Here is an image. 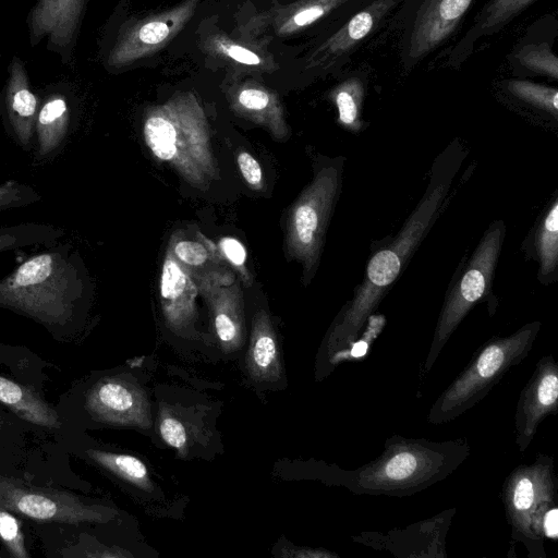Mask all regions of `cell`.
Returning <instances> with one entry per match:
<instances>
[{"instance_id":"cell-1","label":"cell","mask_w":558,"mask_h":558,"mask_svg":"<svg viewBox=\"0 0 558 558\" xmlns=\"http://www.w3.org/2000/svg\"><path fill=\"white\" fill-rule=\"evenodd\" d=\"M80 252L70 242L43 246L0 279V308L32 318L49 329L74 325L89 294Z\"/></svg>"},{"instance_id":"cell-2","label":"cell","mask_w":558,"mask_h":558,"mask_svg":"<svg viewBox=\"0 0 558 558\" xmlns=\"http://www.w3.org/2000/svg\"><path fill=\"white\" fill-rule=\"evenodd\" d=\"M463 154V146L456 141L437 157L427 189L415 209L393 241L369 259L364 279L356 287L341 324L342 330L348 335H354L362 327L433 225L462 162Z\"/></svg>"},{"instance_id":"cell-3","label":"cell","mask_w":558,"mask_h":558,"mask_svg":"<svg viewBox=\"0 0 558 558\" xmlns=\"http://www.w3.org/2000/svg\"><path fill=\"white\" fill-rule=\"evenodd\" d=\"M143 132L150 151L190 182L201 185L214 178L216 167L206 118L192 93L175 94L163 105L153 107Z\"/></svg>"},{"instance_id":"cell-4","label":"cell","mask_w":558,"mask_h":558,"mask_svg":"<svg viewBox=\"0 0 558 558\" xmlns=\"http://www.w3.org/2000/svg\"><path fill=\"white\" fill-rule=\"evenodd\" d=\"M538 326V323L530 324L508 338L486 344L437 400L429 421L439 423L453 418L486 395L506 369L525 355Z\"/></svg>"},{"instance_id":"cell-5","label":"cell","mask_w":558,"mask_h":558,"mask_svg":"<svg viewBox=\"0 0 558 558\" xmlns=\"http://www.w3.org/2000/svg\"><path fill=\"white\" fill-rule=\"evenodd\" d=\"M505 233L506 227L501 220L494 221L489 226L459 279L449 291L435 329L432 350L426 363L427 369L465 314L488 292Z\"/></svg>"},{"instance_id":"cell-6","label":"cell","mask_w":558,"mask_h":558,"mask_svg":"<svg viewBox=\"0 0 558 558\" xmlns=\"http://www.w3.org/2000/svg\"><path fill=\"white\" fill-rule=\"evenodd\" d=\"M339 167L317 172L313 182L295 203L289 227V247L306 269H312L320 254L326 228L340 190Z\"/></svg>"},{"instance_id":"cell-7","label":"cell","mask_w":558,"mask_h":558,"mask_svg":"<svg viewBox=\"0 0 558 558\" xmlns=\"http://www.w3.org/2000/svg\"><path fill=\"white\" fill-rule=\"evenodd\" d=\"M0 507L43 522L77 524L102 520V512L78 496L48 487L32 486L0 476Z\"/></svg>"},{"instance_id":"cell-8","label":"cell","mask_w":558,"mask_h":558,"mask_svg":"<svg viewBox=\"0 0 558 558\" xmlns=\"http://www.w3.org/2000/svg\"><path fill=\"white\" fill-rule=\"evenodd\" d=\"M198 3L199 0H184L173 8L123 26L109 51L107 64L121 69L156 53L184 28Z\"/></svg>"},{"instance_id":"cell-9","label":"cell","mask_w":558,"mask_h":558,"mask_svg":"<svg viewBox=\"0 0 558 558\" xmlns=\"http://www.w3.org/2000/svg\"><path fill=\"white\" fill-rule=\"evenodd\" d=\"M86 0H38L29 19L31 44L47 38L59 52H71L83 17Z\"/></svg>"},{"instance_id":"cell-10","label":"cell","mask_w":558,"mask_h":558,"mask_svg":"<svg viewBox=\"0 0 558 558\" xmlns=\"http://www.w3.org/2000/svg\"><path fill=\"white\" fill-rule=\"evenodd\" d=\"M345 0H299L276 5L251 17L241 31L246 37L274 35L288 37L312 25Z\"/></svg>"},{"instance_id":"cell-11","label":"cell","mask_w":558,"mask_h":558,"mask_svg":"<svg viewBox=\"0 0 558 558\" xmlns=\"http://www.w3.org/2000/svg\"><path fill=\"white\" fill-rule=\"evenodd\" d=\"M4 89V113L11 136L25 151H29L35 140V121L39 109L33 93L27 71L19 57L9 65Z\"/></svg>"},{"instance_id":"cell-12","label":"cell","mask_w":558,"mask_h":558,"mask_svg":"<svg viewBox=\"0 0 558 558\" xmlns=\"http://www.w3.org/2000/svg\"><path fill=\"white\" fill-rule=\"evenodd\" d=\"M208 57L243 73H272L278 69L274 56L259 43L233 38L225 32L208 34L199 44Z\"/></svg>"},{"instance_id":"cell-13","label":"cell","mask_w":558,"mask_h":558,"mask_svg":"<svg viewBox=\"0 0 558 558\" xmlns=\"http://www.w3.org/2000/svg\"><path fill=\"white\" fill-rule=\"evenodd\" d=\"M472 0H428L422 8L410 40V53L420 57L453 31Z\"/></svg>"},{"instance_id":"cell-14","label":"cell","mask_w":558,"mask_h":558,"mask_svg":"<svg viewBox=\"0 0 558 558\" xmlns=\"http://www.w3.org/2000/svg\"><path fill=\"white\" fill-rule=\"evenodd\" d=\"M523 400L517 415L519 438L524 446L534 434L537 424L551 410L556 409L558 398V377L556 367H538L531 384L522 393Z\"/></svg>"},{"instance_id":"cell-15","label":"cell","mask_w":558,"mask_h":558,"mask_svg":"<svg viewBox=\"0 0 558 558\" xmlns=\"http://www.w3.org/2000/svg\"><path fill=\"white\" fill-rule=\"evenodd\" d=\"M197 288L187 270L168 251L160 277V296L166 316L181 322L194 312Z\"/></svg>"},{"instance_id":"cell-16","label":"cell","mask_w":558,"mask_h":558,"mask_svg":"<svg viewBox=\"0 0 558 558\" xmlns=\"http://www.w3.org/2000/svg\"><path fill=\"white\" fill-rule=\"evenodd\" d=\"M386 8V2L379 1L355 14L342 28L312 53L307 68L324 69L329 66L371 32L376 15L381 14Z\"/></svg>"},{"instance_id":"cell-17","label":"cell","mask_w":558,"mask_h":558,"mask_svg":"<svg viewBox=\"0 0 558 558\" xmlns=\"http://www.w3.org/2000/svg\"><path fill=\"white\" fill-rule=\"evenodd\" d=\"M70 132V108L63 95H50L41 105L35 121L37 159L52 158L63 146Z\"/></svg>"},{"instance_id":"cell-18","label":"cell","mask_w":558,"mask_h":558,"mask_svg":"<svg viewBox=\"0 0 558 558\" xmlns=\"http://www.w3.org/2000/svg\"><path fill=\"white\" fill-rule=\"evenodd\" d=\"M233 109L256 121L282 125V108L272 90L253 81H243L228 89Z\"/></svg>"},{"instance_id":"cell-19","label":"cell","mask_w":558,"mask_h":558,"mask_svg":"<svg viewBox=\"0 0 558 558\" xmlns=\"http://www.w3.org/2000/svg\"><path fill=\"white\" fill-rule=\"evenodd\" d=\"M136 398L131 388L117 379H104L90 388L86 408L95 420L121 422L134 413Z\"/></svg>"},{"instance_id":"cell-20","label":"cell","mask_w":558,"mask_h":558,"mask_svg":"<svg viewBox=\"0 0 558 558\" xmlns=\"http://www.w3.org/2000/svg\"><path fill=\"white\" fill-rule=\"evenodd\" d=\"M0 402L21 418L47 428H59L57 412L32 388L0 376Z\"/></svg>"},{"instance_id":"cell-21","label":"cell","mask_w":558,"mask_h":558,"mask_svg":"<svg viewBox=\"0 0 558 558\" xmlns=\"http://www.w3.org/2000/svg\"><path fill=\"white\" fill-rule=\"evenodd\" d=\"M64 229L46 222H20L0 227V253L49 246L59 242Z\"/></svg>"},{"instance_id":"cell-22","label":"cell","mask_w":558,"mask_h":558,"mask_svg":"<svg viewBox=\"0 0 558 558\" xmlns=\"http://www.w3.org/2000/svg\"><path fill=\"white\" fill-rule=\"evenodd\" d=\"M534 247L539 263L538 280L548 283L558 266V199L554 197L537 226Z\"/></svg>"},{"instance_id":"cell-23","label":"cell","mask_w":558,"mask_h":558,"mask_svg":"<svg viewBox=\"0 0 558 558\" xmlns=\"http://www.w3.org/2000/svg\"><path fill=\"white\" fill-rule=\"evenodd\" d=\"M364 97V87L360 80L349 78L331 92L338 110V121L347 130L357 133L363 128L361 109Z\"/></svg>"},{"instance_id":"cell-24","label":"cell","mask_w":558,"mask_h":558,"mask_svg":"<svg viewBox=\"0 0 558 558\" xmlns=\"http://www.w3.org/2000/svg\"><path fill=\"white\" fill-rule=\"evenodd\" d=\"M508 89L518 98L533 105L557 119L558 92L556 88L546 87L526 81H513Z\"/></svg>"},{"instance_id":"cell-25","label":"cell","mask_w":558,"mask_h":558,"mask_svg":"<svg viewBox=\"0 0 558 558\" xmlns=\"http://www.w3.org/2000/svg\"><path fill=\"white\" fill-rule=\"evenodd\" d=\"M86 453L97 463L129 480L143 481L147 476L145 464L133 456L116 454L92 449L87 450Z\"/></svg>"},{"instance_id":"cell-26","label":"cell","mask_w":558,"mask_h":558,"mask_svg":"<svg viewBox=\"0 0 558 558\" xmlns=\"http://www.w3.org/2000/svg\"><path fill=\"white\" fill-rule=\"evenodd\" d=\"M40 199V193L33 185L16 181L0 183V213L27 207Z\"/></svg>"},{"instance_id":"cell-27","label":"cell","mask_w":558,"mask_h":558,"mask_svg":"<svg viewBox=\"0 0 558 558\" xmlns=\"http://www.w3.org/2000/svg\"><path fill=\"white\" fill-rule=\"evenodd\" d=\"M0 541L11 556L16 558H27L29 556L20 521L11 511L2 507H0Z\"/></svg>"},{"instance_id":"cell-28","label":"cell","mask_w":558,"mask_h":558,"mask_svg":"<svg viewBox=\"0 0 558 558\" xmlns=\"http://www.w3.org/2000/svg\"><path fill=\"white\" fill-rule=\"evenodd\" d=\"M420 469L418 457L410 451L395 453L379 469L387 482H405Z\"/></svg>"},{"instance_id":"cell-29","label":"cell","mask_w":558,"mask_h":558,"mask_svg":"<svg viewBox=\"0 0 558 558\" xmlns=\"http://www.w3.org/2000/svg\"><path fill=\"white\" fill-rule=\"evenodd\" d=\"M532 0H494L482 23L483 28L497 26L527 5Z\"/></svg>"},{"instance_id":"cell-30","label":"cell","mask_w":558,"mask_h":558,"mask_svg":"<svg viewBox=\"0 0 558 558\" xmlns=\"http://www.w3.org/2000/svg\"><path fill=\"white\" fill-rule=\"evenodd\" d=\"M173 254L178 260L189 266H201L208 259L207 248L195 241H179L173 246Z\"/></svg>"},{"instance_id":"cell-31","label":"cell","mask_w":558,"mask_h":558,"mask_svg":"<svg viewBox=\"0 0 558 558\" xmlns=\"http://www.w3.org/2000/svg\"><path fill=\"white\" fill-rule=\"evenodd\" d=\"M253 361L260 369H267L276 359V343L274 338L263 332L256 336L253 345Z\"/></svg>"},{"instance_id":"cell-32","label":"cell","mask_w":558,"mask_h":558,"mask_svg":"<svg viewBox=\"0 0 558 558\" xmlns=\"http://www.w3.org/2000/svg\"><path fill=\"white\" fill-rule=\"evenodd\" d=\"M522 63L532 70L545 72L557 78V59L548 51H527L522 58Z\"/></svg>"},{"instance_id":"cell-33","label":"cell","mask_w":558,"mask_h":558,"mask_svg":"<svg viewBox=\"0 0 558 558\" xmlns=\"http://www.w3.org/2000/svg\"><path fill=\"white\" fill-rule=\"evenodd\" d=\"M159 432L162 439L170 446L181 449L186 444V432L183 424L174 417H165L160 421Z\"/></svg>"},{"instance_id":"cell-34","label":"cell","mask_w":558,"mask_h":558,"mask_svg":"<svg viewBox=\"0 0 558 558\" xmlns=\"http://www.w3.org/2000/svg\"><path fill=\"white\" fill-rule=\"evenodd\" d=\"M535 498L534 484L529 477L518 478L512 490V505L515 510L524 511L531 508Z\"/></svg>"},{"instance_id":"cell-35","label":"cell","mask_w":558,"mask_h":558,"mask_svg":"<svg viewBox=\"0 0 558 558\" xmlns=\"http://www.w3.org/2000/svg\"><path fill=\"white\" fill-rule=\"evenodd\" d=\"M238 166L247 184L255 189H259L263 175L258 161L251 154L241 151L238 155Z\"/></svg>"},{"instance_id":"cell-36","label":"cell","mask_w":558,"mask_h":558,"mask_svg":"<svg viewBox=\"0 0 558 558\" xmlns=\"http://www.w3.org/2000/svg\"><path fill=\"white\" fill-rule=\"evenodd\" d=\"M220 250L226 258L236 267H243L246 260V251L243 244L234 238L226 236L220 240Z\"/></svg>"},{"instance_id":"cell-37","label":"cell","mask_w":558,"mask_h":558,"mask_svg":"<svg viewBox=\"0 0 558 558\" xmlns=\"http://www.w3.org/2000/svg\"><path fill=\"white\" fill-rule=\"evenodd\" d=\"M545 532L550 537H556L558 531V511L557 509L550 510L545 518Z\"/></svg>"},{"instance_id":"cell-38","label":"cell","mask_w":558,"mask_h":558,"mask_svg":"<svg viewBox=\"0 0 558 558\" xmlns=\"http://www.w3.org/2000/svg\"><path fill=\"white\" fill-rule=\"evenodd\" d=\"M366 351H367V343L365 341L361 340L354 344L351 353L353 356L360 357V356L364 355L366 353Z\"/></svg>"}]
</instances>
